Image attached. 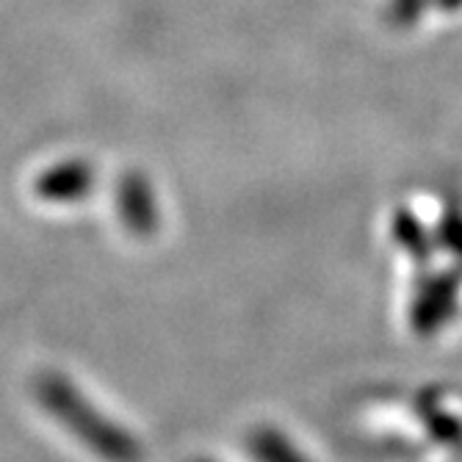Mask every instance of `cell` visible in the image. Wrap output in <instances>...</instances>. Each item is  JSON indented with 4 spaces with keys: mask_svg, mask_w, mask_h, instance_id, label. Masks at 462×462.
<instances>
[{
    "mask_svg": "<svg viewBox=\"0 0 462 462\" xmlns=\"http://www.w3.org/2000/svg\"><path fill=\"white\" fill-rule=\"evenodd\" d=\"M36 404H42L59 427L87 446L103 462H139L142 443L131 430L119 427L95 402L80 393L61 371H39L31 383Z\"/></svg>",
    "mask_w": 462,
    "mask_h": 462,
    "instance_id": "obj_1",
    "label": "cell"
},
{
    "mask_svg": "<svg viewBox=\"0 0 462 462\" xmlns=\"http://www.w3.org/2000/svg\"><path fill=\"white\" fill-rule=\"evenodd\" d=\"M191 462H208V459H191Z\"/></svg>",
    "mask_w": 462,
    "mask_h": 462,
    "instance_id": "obj_2",
    "label": "cell"
}]
</instances>
